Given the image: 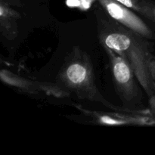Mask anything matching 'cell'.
Returning a JSON list of instances; mask_svg holds the SVG:
<instances>
[{
	"mask_svg": "<svg viewBox=\"0 0 155 155\" xmlns=\"http://www.w3.org/2000/svg\"><path fill=\"white\" fill-rule=\"evenodd\" d=\"M100 122L103 124H106V125H110V126H117V125H122V124H127L126 121L120 120H115L114 118L110 117L108 116H102L100 117L99 119Z\"/></svg>",
	"mask_w": 155,
	"mask_h": 155,
	"instance_id": "8",
	"label": "cell"
},
{
	"mask_svg": "<svg viewBox=\"0 0 155 155\" xmlns=\"http://www.w3.org/2000/svg\"><path fill=\"white\" fill-rule=\"evenodd\" d=\"M142 16L146 18L148 21H151L155 26V2L151 0H148L147 3L144 7L142 13L141 14Z\"/></svg>",
	"mask_w": 155,
	"mask_h": 155,
	"instance_id": "7",
	"label": "cell"
},
{
	"mask_svg": "<svg viewBox=\"0 0 155 155\" xmlns=\"http://www.w3.org/2000/svg\"><path fill=\"white\" fill-rule=\"evenodd\" d=\"M58 82L81 99L99 102L106 107H112L95 85L89 56L80 48H74L66 59L58 76Z\"/></svg>",
	"mask_w": 155,
	"mask_h": 155,
	"instance_id": "2",
	"label": "cell"
},
{
	"mask_svg": "<svg viewBox=\"0 0 155 155\" xmlns=\"http://www.w3.org/2000/svg\"><path fill=\"white\" fill-rule=\"evenodd\" d=\"M95 1L96 0H80V5L79 8L82 11L89 10Z\"/></svg>",
	"mask_w": 155,
	"mask_h": 155,
	"instance_id": "9",
	"label": "cell"
},
{
	"mask_svg": "<svg viewBox=\"0 0 155 155\" xmlns=\"http://www.w3.org/2000/svg\"><path fill=\"white\" fill-rule=\"evenodd\" d=\"M66 5L71 8H78L80 5V0H66Z\"/></svg>",
	"mask_w": 155,
	"mask_h": 155,
	"instance_id": "10",
	"label": "cell"
},
{
	"mask_svg": "<svg viewBox=\"0 0 155 155\" xmlns=\"http://www.w3.org/2000/svg\"><path fill=\"white\" fill-rule=\"evenodd\" d=\"M98 37L103 47L124 58L136 74L141 87L150 98L155 95L151 69L155 65L153 44L148 39L114 20L104 13H95Z\"/></svg>",
	"mask_w": 155,
	"mask_h": 155,
	"instance_id": "1",
	"label": "cell"
},
{
	"mask_svg": "<svg viewBox=\"0 0 155 155\" xmlns=\"http://www.w3.org/2000/svg\"><path fill=\"white\" fill-rule=\"evenodd\" d=\"M104 48L110 58L114 86L123 104L127 108L138 107L142 103V94L133 68L114 51L107 47Z\"/></svg>",
	"mask_w": 155,
	"mask_h": 155,
	"instance_id": "3",
	"label": "cell"
},
{
	"mask_svg": "<svg viewBox=\"0 0 155 155\" xmlns=\"http://www.w3.org/2000/svg\"><path fill=\"white\" fill-rule=\"evenodd\" d=\"M150 104H151V108L152 109L153 113L155 114V95L150 98Z\"/></svg>",
	"mask_w": 155,
	"mask_h": 155,
	"instance_id": "11",
	"label": "cell"
},
{
	"mask_svg": "<svg viewBox=\"0 0 155 155\" xmlns=\"http://www.w3.org/2000/svg\"><path fill=\"white\" fill-rule=\"evenodd\" d=\"M107 15L114 20L139 33L148 39H154V33L151 29L130 8L117 0H98Z\"/></svg>",
	"mask_w": 155,
	"mask_h": 155,
	"instance_id": "4",
	"label": "cell"
},
{
	"mask_svg": "<svg viewBox=\"0 0 155 155\" xmlns=\"http://www.w3.org/2000/svg\"><path fill=\"white\" fill-rule=\"evenodd\" d=\"M117 1L125 5L126 7L142 14L148 0H117Z\"/></svg>",
	"mask_w": 155,
	"mask_h": 155,
	"instance_id": "6",
	"label": "cell"
},
{
	"mask_svg": "<svg viewBox=\"0 0 155 155\" xmlns=\"http://www.w3.org/2000/svg\"><path fill=\"white\" fill-rule=\"evenodd\" d=\"M20 15L7 5L1 2L0 6V27L1 33L8 39L13 40L18 33V19Z\"/></svg>",
	"mask_w": 155,
	"mask_h": 155,
	"instance_id": "5",
	"label": "cell"
}]
</instances>
